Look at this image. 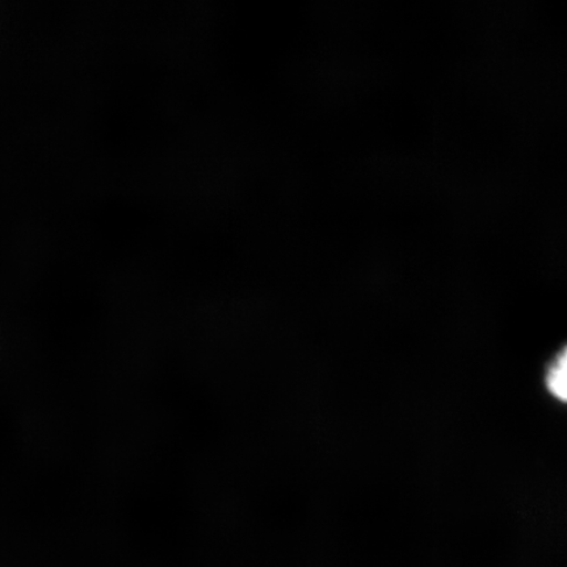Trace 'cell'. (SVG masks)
<instances>
[{"instance_id":"cell-1","label":"cell","mask_w":567,"mask_h":567,"mask_svg":"<svg viewBox=\"0 0 567 567\" xmlns=\"http://www.w3.org/2000/svg\"><path fill=\"white\" fill-rule=\"evenodd\" d=\"M545 386L559 401L566 400V351L565 349L550 361L545 372Z\"/></svg>"}]
</instances>
